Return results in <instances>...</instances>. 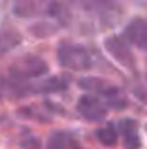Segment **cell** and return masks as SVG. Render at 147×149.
Here are the masks:
<instances>
[{
  "label": "cell",
  "mask_w": 147,
  "mask_h": 149,
  "mask_svg": "<svg viewBox=\"0 0 147 149\" xmlns=\"http://www.w3.org/2000/svg\"><path fill=\"white\" fill-rule=\"evenodd\" d=\"M77 85L83 91H87V95L100 98L107 109H125L128 106V96L125 95V91L117 85H113L111 81L104 79V77L85 76L77 81Z\"/></svg>",
  "instance_id": "6da1fadb"
},
{
  "label": "cell",
  "mask_w": 147,
  "mask_h": 149,
  "mask_svg": "<svg viewBox=\"0 0 147 149\" xmlns=\"http://www.w3.org/2000/svg\"><path fill=\"white\" fill-rule=\"evenodd\" d=\"M4 76L8 79H11L13 83H34V79L38 77H44L49 74V64L45 58H42L40 55H32V53H26L17 57L6 70H4Z\"/></svg>",
  "instance_id": "7a4b0ae2"
},
{
  "label": "cell",
  "mask_w": 147,
  "mask_h": 149,
  "mask_svg": "<svg viewBox=\"0 0 147 149\" xmlns=\"http://www.w3.org/2000/svg\"><path fill=\"white\" fill-rule=\"evenodd\" d=\"M57 62L68 72H89L94 66L91 51L85 45L70 40L60 42V45L57 47Z\"/></svg>",
  "instance_id": "3957f363"
},
{
  "label": "cell",
  "mask_w": 147,
  "mask_h": 149,
  "mask_svg": "<svg viewBox=\"0 0 147 149\" xmlns=\"http://www.w3.org/2000/svg\"><path fill=\"white\" fill-rule=\"evenodd\" d=\"M76 111L81 119L89 121V123H102V121H106L110 109L106 108V104L100 98L85 93L76 102Z\"/></svg>",
  "instance_id": "277c9868"
},
{
  "label": "cell",
  "mask_w": 147,
  "mask_h": 149,
  "mask_svg": "<svg viewBox=\"0 0 147 149\" xmlns=\"http://www.w3.org/2000/svg\"><path fill=\"white\" fill-rule=\"evenodd\" d=\"M104 47H106V51L121 66H125V68H128V70H134V66H136V58H134L132 49H130V45L126 44V40L123 36H119V34H111V36H107L106 42H104Z\"/></svg>",
  "instance_id": "5b68a950"
},
{
  "label": "cell",
  "mask_w": 147,
  "mask_h": 149,
  "mask_svg": "<svg viewBox=\"0 0 147 149\" xmlns=\"http://www.w3.org/2000/svg\"><path fill=\"white\" fill-rule=\"evenodd\" d=\"M119 132V143L123 149H141V136H140V125L132 117H123L117 123Z\"/></svg>",
  "instance_id": "8992f818"
},
{
  "label": "cell",
  "mask_w": 147,
  "mask_h": 149,
  "mask_svg": "<svg viewBox=\"0 0 147 149\" xmlns=\"http://www.w3.org/2000/svg\"><path fill=\"white\" fill-rule=\"evenodd\" d=\"M123 38L134 47L147 51V17L144 15H136L132 17L123 29Z\"/></svg>",
  "instance_id": "52a82bcc"
},
{
  "label": "cell",
  "mask_w": 147,
  "mask_h": 149,
  "mask_svg": "<svg viewBox=\"0 0 147 149\" xmlns=\"http://www.w3.org/2000/svg\"><path fill=\"white\" fill-rule=\"evenodd\" d=\"M45 149H85L72 130H55L49 134Z\"/></svg>",
  "instance_id": "ba28073f"
},
{
  "label": "cell",
  "mask_w": 147,
  "mask_h": 149,
  "mask_svg": "<svg viewBox=\"0 0 147 149\" xmlns=\"http://www.w3.org/2000/svg\"><path fill=\"white\" fill-rule=\"evenodd\" d=\"M21 42H23V34L15 26L0 29V57H6L8 53H11L17 45H21Z\"/></svg>",
  "instance_id": "9c48e42d"
},
{
  "label": "cell",
  "mask_w": 147,
  "mask_h": 149,
  "mask_svg": "<svg viewBox=\"0 0 147 149\" xmlns=\"http://www.w3.org/2000/svg\"><path fill=\"white\" fill-rule=\"evenodd\" d=\"M96 140L102 143L104 147H115L119 146V132L115 123H104L102 127L96 128Z\"/></svg>",
  "instance_id": "30bf717a"
},
{
  "label": "cell",
  "mask_w": 147,
  "mask_h": 149,
  "mask_svg": "<svg viewBox=\"0 0 147 149\" xmlns=\"http://www.w3.org/2000/svg\"><path fill=\"white\" fill-rule=\"evenodd\" d=\"M45 11H47V15L51 19L57 21V26L68 25L70 19H72L70 8H68L66 4H62V2H49V4H45Z\"/></svg>",
  "instance_id": "8fae6325"
},
{
  "label": "cell",
  "mask_w": 147,
  "mask_h": 149,
  "mask_svg": "<svg viewBox=\"0 0 147 149\" xmlns=\"http://www.w3.org/2000/svg\"><path fill=\"white\" fill-rule=\"evenodd\" d=\"M36 10H38V6L34 2H28V0L13 4V13L19 15V17H34V15H36Z\"/></svg>",
  "instance_id": "7c38bea8"
},
{
  "label": "cell",
  "mask_w": 147,
  "mask_h": 149,
  "mask_svg": "<svg viewBox=\"0 0 147 149\" xmlns=\"http://www.w3.org/2000/svg\"><path fill=\"white\" fill-rule=\"evenodd\" d=\"M28 30L34 34V36L44 38V36H51V34H55L57 25H49V23H44V21H42V23H36V25H32Z\"/></svg>",
  "instance_id": "4fadbf2b"
},
{
  "label": "cell",
  "mask_w": 147,
  "mask_h": 149,
  "mask_svg": "<svg viewBox=\"0 0 147 149\" xmlns=\"http://www.w3.org/2000/svg\"><path fill=\"white\" fill-rule=\"evenodd\" d=\"M145 85H147V64H145Z\"/></svg>",
  "instance_id": "5bb4252c"
}]
</instances>
